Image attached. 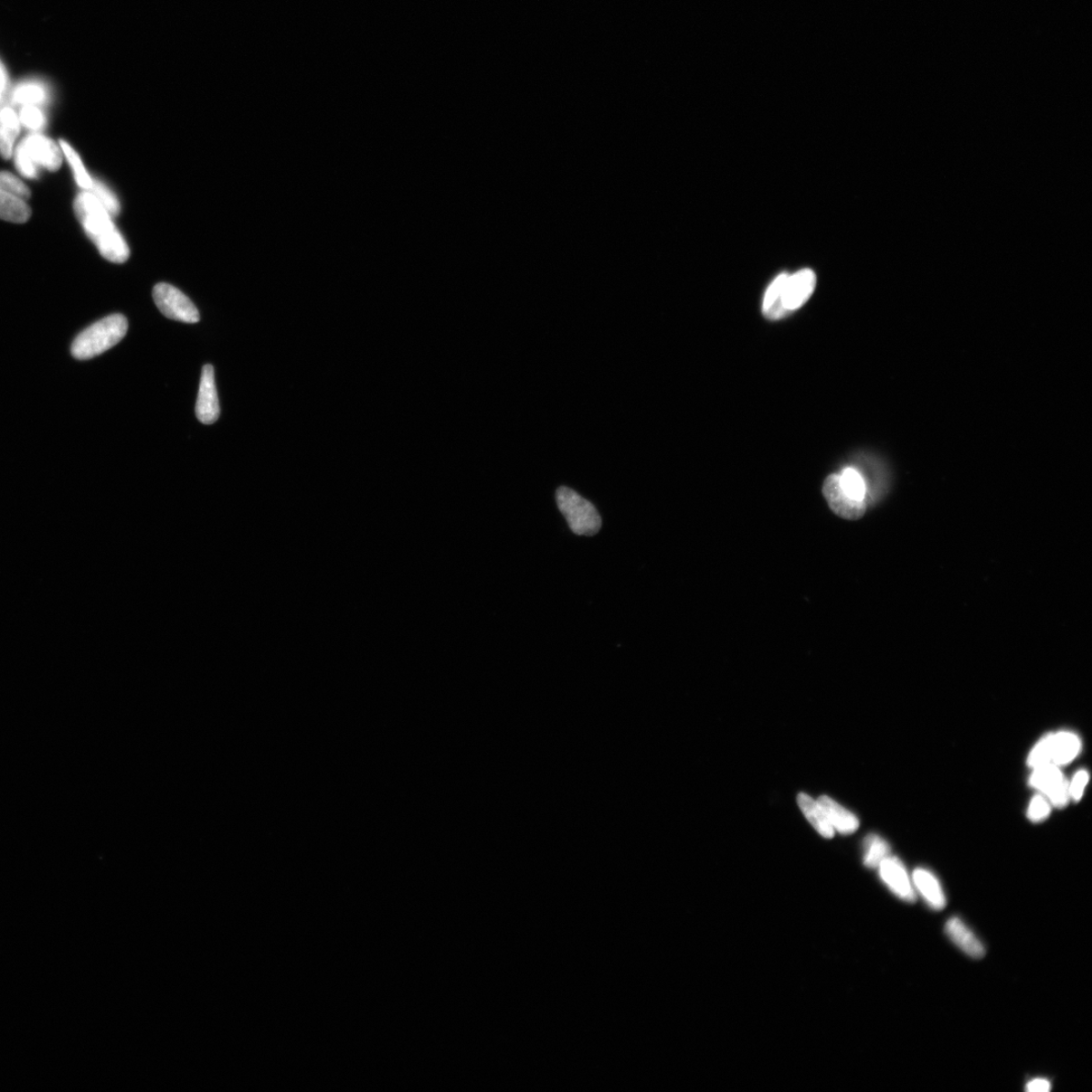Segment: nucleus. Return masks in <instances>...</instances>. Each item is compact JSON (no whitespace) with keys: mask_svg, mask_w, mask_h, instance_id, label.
<instances>
[{"mask_svg":"<svg viewBox=\"0 0 1092 1092\" xmlns=\"http://www.w3.org/2000/svg\"><path fill=\"white\" fill-rule=\"evenodd\" d=\"M74 210L85 233L103 259L113 263L127 261L128 244L111 220V214L92 193L84 191L75 198Z\"/></svg>","mask_w":1092,"mask_h":1092,"instance_id":"nucleus-1","label":"nucleus"},{"mask_svg":"<svg viewBox=\"0 0 1092 1092\" xmlns=\"http://www.w3.org/2000/svg\"><path fill=\"white\" fill-rule=\"evenodd\" d=\"M815 287L816 275L810 269L778 275L765 293L764 316L771 321L785 318L811 299Z\"/></svg>","mask_w":1092,"mask_h":1092,"instance_id":"nucleus-2","label":"nucleus"},{"mask_svg":"<svg viewBox=\"0 0 1092 1092\" xmlns=\"http://www.w3.org/2000/svg\"><path fill=\"white\" fill-rule=\"evenodd\" d=\"M128 331V320L121 314L111 315L94 323L76 337L71 353L75 358L87 360L106 353L120 344Z\"/></svg>","mask_w":1092,"mask_h":1092,"instance_id":"nucleus-3","label":"nucleus"},{"mask_svg":"<svg viewBox=\"0 0 1092 1092\" xmlns=\"http://www.w3.org/2000/svg\"><path fill=\"white\" fill-rule=\"evenodd\" d=\"M556 498L560 513L575 535L594 536L599 533L602 518L591 502L567 487L558 488Z\"/></svg>","mask_w":1092,"mask_h":1092,"instance_id":"nucleus-4","label":"nucleus"},{"mask_svg":"<svg viewBox=\"0 0 1092 1092\" xmlns=\"http://www.w3.org/2000/svg\"><path fill=\"white\" fill-rule=\"evenodd\" d=\"M154 299L157 308L171 320L184 323H197L201 316L194 302L183 292L171 284L161 282L154 290Z\"/></svg>","mask_w":1092,"mask_h":1092,"instance_id":"nucleus-5","label":"nucleus"},{"mask_svg":"<svg viewBox=\"0 0 1092 1092\" xmlns=\"http://www.w3.org/2000/svg\"><path fill=\"white\" fill-rule=\"evenodd\" d=\"M31 163L37 168L57 171L62 165L61 147L55 142L41 134H32L25 138L17 145Z\"/></svg>","mask_w":1092,"mask_h":1092,"instance_id":"nucleus-6","label":"nucleus"},{"mask_svg":"<svg viewBox=\"0 0 1092 1092\" xmlns=\"http://www.w3.org/2000/svg\"><path fill=\"white\" fill-rule=\"evenodd\" d=\"M823 496L831 509L838 516L848 520H858L866 512V502L852 499L843 492L839 474H831L822 487Z\"/></svg>","mask_w":1092,"mask_h":1092,"instance_id":"nucleus-7","label":"nucleus"},{"mask_svg":"<svg viewBox=\"0 0 1092 1092\" xmlns=\"http://www.w3.org/2000/svg\"><path fill=\"white\" fill-rule=\"evenodd\" d=\"M196 413L197 419L206 425L214 424L217 420L218 416H220V405H218L215 384V372L211 365H207L203 368Z\"/></svg>","mask_w":1092,"mask_h":1092,"instance_id":"nucleus-8","label":"nucleus"},{"mask_svg":"<svg viewBox=\"0 0 1092 1092\" xmlns=\"http://www.w3.org/2000/svg\"><path fill=\"white\" fill-rule=\"evenodd\" d=\"M878 868L882 880L897 897L909 902V904L916 901L917 896L913 881L909 878L907 871L900 860L889 856L880 864Z\"/></svg>","mask_w":1092,"mask_h":1092,"instance_id":"nucleus-9","label":"nucleus"},{"mask_svg":"<svg viewBox=\"0 0 1092 1092\" xmlns=\"http://www.w3.org/2000/svg\"><path fill=\"white\" fill-rule=\"evenodd\" d=\"M946 934L951 941L962 951L975 959H981L985 954V949L981 939L968 928L960 918H949L946 924Z\"/></svg>","mask_w":1092,"mask_h":1092,"instance_id":"nucleus-10","label":"nucleus"},{"mask_svg":"<svg viewBox=\"0 0 1092 1092\" xmlns=\"http://www.w3.org/2000/svg\"><path fill=\"white\" fill-rule=\"evenodd\" d=\"M914 887L923 896L927 905L935 910H941L946 906V896L941 883L932 872L918 868L913 875Z\"/></svg>","mask_w":1092,"mask_h":1092,"instance_id":"nucleus-11","label":"nucleus"},{"mask_svg":"<svg viewBox=\"0 0 1092 1092\" xmlns=\"http://www.w3.org/2000/svg\"><path fill=\"white\" fill-rule=\"evenodd\" d=\"M819 802L833 830H837L842 833H852L859 829V821L856 815L843 809L842 805L830 799V797L822 796Z\"/></svg>","mask_w":1092,"mask_h":1092,"instance_id":"nucleus-12","label":"nucleus"},{"mask_svg":"<svg viewBox=\"0 0 1092 1092\" xmlns=\"http://www.w3.org/2000/svg\"><path fill=\"white\" fill-rule=\"evenodd\" d=\"M1081 751V740L1076 734L1061 731L1053 734L1052 764L1058 767L1068 765Z\"/></svg>","mask_w":1092,"mask_h":1092,"instance_id":"nucleus-13","label":"nucleus"},{"mask_svg":"<svg viewBox=\"0 0 1092 1092\" xmlns=\"http://www.w3.org/2000/svg\"><path fill=\"white\" fill-rule=\"evenodd\" d=\"M20 119L11 108L0 111V154L5 159L13 156L14 147L18 133H20Z\"/></svg>","mask_w":1092,"mask_h":1092,"instance_id":"nucleus-14","label":"nucleus"},{"mask_svg":"<svg viewBox=\"0 0 1092 1092\" xmlns=\"http://www.w3.org/2000/svg\"><path fill=\"white\" fill-rule=\"evenodd\" d=\"M797 802L800 807L805 818L812 824L813 828L823 838L832 839L834 834V830L830 823L828 818L822 810L819 801H815L811 796L804 793L799 795Z\"/></svg>","mask_w":1092,"mask_h":1092,"instance_id":"nucleus-15","label":"nucleus"},{"mask_svg":"<svg viewBox=\"0 0 1092 1092\" xmlns=\"http://www.w3.org/2000/svg\"><path fill=\"white\" fill-rule=\"evenodd\" d=\"M13 101L21 106H37L46 103L49 100V90L40 81L27 80L18 83L15 88Z\"/></svg>","mask_w":1092,"mask_h":1092,"instance_id":"nucleus-16","label":"nucleus"},{"mask_svg":"<svg viewBox=\"0 0 1092 1092\" xmlns=\"http://www.w3.org/2000/svg\"><path fill=\"white\" fill-rule=\"evenodd\" d=\"M31 207L25 199L0 189V218L2 220L22 224L30 218Z\"/></svg>","mask_w":1092,"mask_h":1092,"instance_id":"nucleus-17","label":"nucleus"},{"mask_svg":"<svg viewBox=\"0 0 1092 1092\" xmlns=\"http://www.w3.org/2000/svg\"><path fill=\"white\" fill-rule=\"evenodd\" d=\"M1065 779L1058 766L1048 764L1033 769L1030 785L1041 794L1046 795Z\"/></svg>","mask_w":1092,"mask_h":1092,"instance_id":"nucleus-18","label":"nucleus"},{"mask_svg":"<svg viewBox=\"0 0 1092 1092\" xmlns=\"http://www.w3.org/2000/svg\"><path fill=\"white\" fill-rule=\"evenodd\" d=\"M841 486L844 493L853 500L866 502L867 483L863 474L856 469L846 468L839 474Z\"/></svg>","mask_w":1092,"mask_h":1092,"instance_id":"nucleus-19","label":"nucleus"},{"mask_svg":"<svg viewBox=\"0 0 1092 1092\" xmlns=\"http://www.w3.org/2000/svg\"><path fill=\"white\" fill-rule=\"evenodd\" d=\"M60 147L63 154L65 155L66 159H68L69 164L73 170L76 183H78L79 186L84 189V191H90L93 185V178H91L87 169H85L78 152H76L68 143V142L63 140L60 141Z\"/></svg>","mask_w":1092,"mask_h":1092,"instance_id":"nucleus-20","label":"nucleus"},{"mask_svg":"<svg viewBox=\"0 0 1092 1092\" xmlns=\"http://www.w3.org/2000/svg\"><path fill=\"white\" fill-rule=\"evenodd\" d=\"M865 865L877 868L880 864L889 857V844L876 834H871L865 841Z\"/></svg>","mask_w":1092,"mask_h":1092,"instance_id":"nucleus-21","label":"nucleus"},{"mask_svg":"<svg viewBox=\"0 0 1092 1092\" xmlns=\"http://www.w3.org/2000/svg\"><path fill=\"white\" fill-rule=\"evenodd\" d=\"M1053 734L1043 737L1032 749L1028 765L1032 769L1052 764Z\"/></svg>","mask_w":1092,"mask_h":1092,"instance_id":"nucleus-22","label":"nucleus"},{"mask_svg":"<svg viewBox=\"0 0 1092 1092\" xmlns=\"http://www.w3.org/2000/svg\"><path fill=\"white\" fill-rule=\"evenodd\" d=\"M89 192L96 196L101 204L106 207V210L111 214V216H116L120 213L121 206L118 197L113 195V193L106 185H103L101 182H100V180L93 179L92 187Z\"/></svg>","mask_w":1092,"mask_h":1092,"instance_id":"nucleus-23","label":"nucleus"},{"mask_svg":"<svg viewBox=\"0 0 1092 1092\" xmlns=\"http://www.w3.org/2000/svg\"><path fill=\"white\" fill-rule=\"evenodd\" d=\"M0 189L21 197L25 201L31 197L30 189L27 188L22 180L12 174L5 173V171H0Z\"/></svg>","mask_w":1092,"mask_h":1092,"instance_id":"nucleus-24","label":"nucleus"},{"mask_svg":"<svg viewBox=\"0 0 1092 1092\" xmlns=\"http://www.w3.org/2000/svg\"><path fill=\"white\" fill-rule=\"evenodd\" d=\"M18 119L27 129L32 131L42 130L47 123L44 112L37 106H23Z\"/></svg>","mask_w":1092,"mask_h":1092,"instance_id":"nucleus-25","label":"nucleus"},{"mask_svg":"<svg viewBox=\"0 0 1092 1092\" xmlns=\"http://www.w3.org/2000/svg\"><path fill=\"white\" fill-rule=\"evenodd\" d=\"M1051 812V803L1043 794H1037L1033 797L1028 810V818L1033 822H1041L1046 820Z\"/></svg>","mask_w":1092,"mask_h":1092,"instance_id":"nucleus-26","label":"nucleus"},{"mask_svg":"<svg viewBox=\"0 0 1092 1092\" xmlns=\"http://www.w3.org/2000/svg\"><path fill=\"white\" fill-rule=\"evenodd\" d=\"M1044 796H1046V799L1049 800L1051 805L1058 807V809L1065 807L1071 800L1068 781L1066 779L1060 782L1056 787H1054L1053 790Z\"/></svg>","mask_w":1092,"mask_h":1092,"instance_id":"nucleus-27","label":"nucleus"},{"mask_svg":"<svg viewBox=\"0 0 1092 1092\" xmlns=\"http://www.w3.org/2000/svg\"><path fill=\"white\" fill-rule=\"evenodd\" d=\"M1089 781V775L1086 770L1078 771L1072 780L1068 782L1070 799L1075 801H1079L1084 796L1086 788Z\"/></svg>","mask_w":1092,"mask_h":1092,"instance_id":"nucleus-28","label":"nucleus"},{"mask_svg":"<svg viewBox=\"0 0 1092 1092\" xmlns=\"http://www.w3.org/2000/svg\"><path fill=\"white\" fill-rule=\"evenodd\" d=\"M1025 1089L1029 1092H1048L1051 1089V1084L1047 1079H1034L1029 1082Z\"/></svg>","mask_w":1092,"mask_h":1092,"instance_id":"nucleus-29","label":"nucleus"},{"mask_svg":"<svg viewBox=\"0 0 1092 1092\" xmlns=\"http://www.w3.org/2000/svg\"><path fill=\"white\" fill-rule=\"evenodd\" d=\"M8 88V76L2 61H0V102L5 99Z\"/></svg>","mask_w":1092,"mask_h":1092,"instance_id":"nucleus-30","label":"nucleus"}]
</instances>
